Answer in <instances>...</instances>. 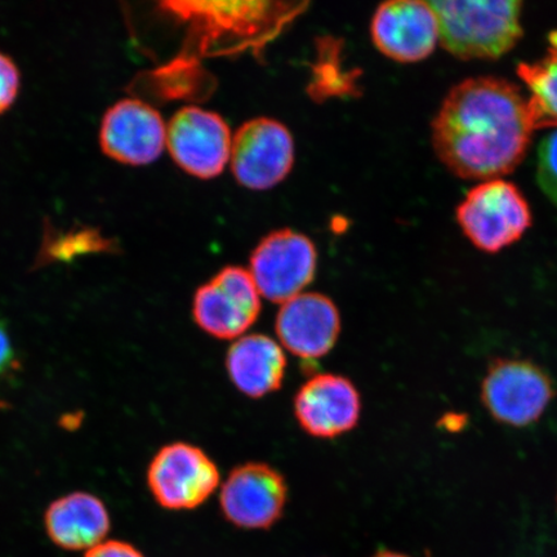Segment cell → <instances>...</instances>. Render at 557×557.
<instances>
[{
  "mask_svg": "<svg viewBox=\"0 0 557 557\" xmlns=\"http://www.w3.org/2000/svg\"><path fill=\"white\" fill-rule=\"evenodd\" d=\"M441 44L462 60L498 59L522 37L519 0H436L430 2Z\"/></svg>",
  "mask_w": 557,
  "mask_h": 557,
  "instance_id": "2",
  "label": "cell"
},
{
  "mask_svg": "<svg viewBox=\"0 0 557 557\" xmlns=\"http://www.w3.org/2000/svg\"><path fill=\"white\" fill-rule=\"evenodd\" d=\"M86 557H145L135 546L122 541L102 542L90 548Z\"/></svg>",
  "mask_w": 557,
  "mask_h": 557,
  "instance_id": "21",
  "label": "cell"
},
{
  "mask_svg": "<svg viewBox=\"0 0 557 557\" xmlns=\"http://www.w3.org/2000/svg\"><path fill=\"white\" fill-rule=\"evenodd\" d=\"M556 388L552 375L532 360L498 358L487 367L480 399L494 421L528 428L541 420Z\"/></svg>",
  "mask_w": 557,
  "mask_h": 557,
  "instance_id": "3",
  "label": "cell"
},
{
  "mask_svg": "<svg viewBox=\"0 0 557 557\" xmlns=\"http://www.w3.org/2000/svg\"><path fill=\"white\" fill-rule=\"evenodd\" d=\"M164 9L181 18L191 21L201 30L203 39L236 37L243 44H255L276 32L290 13L289 4L271 2L234 3H164Z\"/></svg>",
  "mask_w": 557,
  "mask_h": 557,
  "instance_id": "12",
  "label": "cell"
},
{
  "mask_svg": "<svg viewBox=\"0 0 557 557\" xmlns=\"http://www.w3.org/2000/svg\"><path fill=\"white\" fill-rule=\"evenodd\" d=\"M16 364V355L13 350L9 330L3 320H0V377L12 371Z\"/></svg>",
  "mask_w": 557,
  "mask_h": 557,
  "instance_id": "22",
  "label": "cell"
},
{
  "mask_svg": "<svg viewBox=\"0 0 557 557\" xmlns=\"http://www.w3.org/2000/svg\"><path fill=\"white\" fill-rule=\"evenodd\" d=\"M287 358L283 347L264 334H249L230 346L226 369L234 386L249 398L277 392L284 381Z\"/></svg>",
  "mask_w": 557,
  "mask_h": 557,
  "instance_id": "16",
  "label": "cell"
},
{
  "mask_svg": "<svg viewBox=\"0 0 557 557\" xmlns=\"http://www.w3.org/2000/svg\"><path fill=\"white\" fill-rule=\"evenodd\" d=\"M148 484L157 503L166 510H194L218 490L220 471L203 449L173 443L152 458Z\"/></svg>",
  "mask_w": 557,
  "mask_h": 557,
  "instance_id": "6",
  "label": "cell"
},
{
  "mask_svg": "<svg viewBox=\"0 0 557 557\" xmlns=\"http://www.w3.org/2000/svg\"><path fill=\"white\" fill-rule=\"evenodd\" d=\"M534 131L521 89L480 76L459 83L445 97L433 123V145L456 176L487 181L518 169Z\"/></svg>",
  "mask_w": 557,
  "mask_h": 557,
  "instance_id": "1",
  "label": "cell"
},
{
  "mask_svg": "<svg viewBox=\"0 0 557 557\" xmlns=\"http://www.w3.org/2000/svg\"><path fill=\"white\" fill-rule=\"evenodd\" d=\"M261 295L249 271L227 267L195 292L193 317L200 330L219 339H238L256 323Z\"/></svg>",
  "mask_w": 557,
  "mask_h": 557,
  "instance_id": "7",
  "label": "cell"
},
{
  "mask_svg": "<svg viewBox=\"0 0 557 557\" xmlns=\"http://www.w3.org/2000/svg\"><path fill=\"white\" fill-rule=\"evenodd\" d=\"M372 557H409L399 553L388 552V549H381L377 554Z\"/></svg>",
  "mask_w": 557,
  "mask_h": 557,
  "instance_id": "23",
  "label": "cell"
},
{
  "mask_svg": "<svg viewBox=\"0 0 557 557\" xmlns=\"http://www.w3.org/2000/svg\"><path fill=\"white\" fill-rule=\"evenodd\" d=\"M288 487L273 466L249 462L228 473L220 493L221 510L233 525L269 529L282 518Z\"/></svg>",
  "mask_w": 557,
  "mask_h": 557,
  "instance_id": "10",
  "label": "cell"
},
{
  "mask_svg": "<svg viewBox=\"0 0 557 557\" xmlns=\"http://www.w3.org/2000/svg\"><path fill=\"white\" fill-rule=\"evenodd\" d=\"M457 221L473 246L497 253L521 239L532 226V212L518 186L494 178L466 195L457 208Z\"/></svg>",
  "mask_w": 557,
  "mask_h": 557,
  "instance_id": "4",
  "label": "cell"
},
{
  "mask_svg": "<svg viewBox=\"0 0 557 557\" xmlns=\"http://www.w3.org/2000/svg\"><path fill=\"white\" fill-rule=\"evenodd\" d=\"M372 39L388 59L410 64L428 59L441 41L438 20L430 2L393 0L379 7Z\"/></svg>",
  "mask_w": 557,
  "mask_h": 557,
  "instance_id": "13",
  "label": "cell"
},
{
  "mask_svg": "<svg viewBox=\"0 0 557 557\" xmlns=\"http://www.w3.org/2000/svg\"><path fill=\"white\" fill-rule=\"evenodd\" d=\"M20 89V72L9 55L0 53V114L15 102Z\"/></svg>",
  "mask_w": 557,
  "mask_h": 557,
  "instance_id": "20",
  "label": "cell"
},
{
  "mask_svg": "<svg viewBox=\"0 0 557 557\" xmlns=\"http://www.w3.org/2000/svg\"><path fill=\"white\" fill-rule=\"evenodd\" d=\"M361 400L358 388L344 375H313L298 389L295 414L306 433L334 438L348 433L359 422Z\"/></svg>",
  "mask_w": 557,
  "mask_h": 557,
  "instance_id": "14",
  "label": "cell"
},
{
  "mask_svg": "<svg viewBox=\"0 0 557 557\" xmlns=\"http://www.w3.org/2000/svg\"><path fill=\"white\" fill-rule=\"evenodd\" d=\"M230 163L242 186L269 190L294 169V137L283 123L271 117H255L244 123L233 137Z\"/></svg>",
  "mask_w": 557,
  "mask_h": 557,
  "instance_id": "8",
  "label": "cell"
},
{
  "mask_svg": "<svg viewBox=\"0 0 557 557\" xmlns=\"http://www.w3.org/2000/svg\"><path fill=\"white\" fill-rule=\"evenodd\" d=\"M548 39L549 47L542 59L518 67L520 79L531 92L528 107L535 131L557 128V32Z\"/></svg>",
  "mask_w": 557,
  "mask_h": 557,
  "instance_id": "18",
  "label": "cell"
},
{
  "mask_svg": "<svg viewBox=\"0 0 557 557\" xmlns=\"http://www.w3.org/2000/svg\"><path fill=\"white\" fill-rule=\"evenodd\" d=\"M318 252L308 236L295 230H276L250 256L249 273L261 297L281 304L304 294L315 277Z\"/></svg>",
  "mask_w": 557,
  "mask_h": 557,
  "instance_id": "5",
  "label": "cell"
},
{
  "mask_svg": "<svg viewBox=\"0 0 557 557\" xmlns=\"http://www.w3.org/2000/svg\"><path fill=\"white\" fill-rule=\"evenodd\" d=\"M537 183L541 190L557 207V128L540 144Z\"/></svg>",
  "mask_w": 557,
  "mask_h": 557,
  "instance_id": "19",
  "label": "cell"
},
{
  "mask_svg": "<svg viewBox=\"0 0 557 557\" xmlns=\"http://www.w3.org/2000/svg\"><path fill=\"white\" fill-rule=\"evenodd\" d=\"M100 145L115 162L148 165L162 156L166 125L158 111L138 99L117 101L103 115Z\"/></svg>",
  "mask_w": 557,
  "mask_h": 557,
  "instance_id": "11",
  "label": "cell"
},
{
  "mask_svg": "<svg viewBox=\"0 0 557 557\" xmlns=\"http://www.w3.org/2000/svg\"><path fill=\"white\" fill-rule=\"evenodd\" d=\"M232 146V131L213 111L185 107L166 125V148L174 163L194 177L220 176L230 162Z\"/></svg>",
  "mask_w": 557,
  "mask_h": 557,
  "instance_id": "9",
  "label": "cell"
},
{
  "mask_svg": "<svg viewBox=\"0 0 557 557\" xmlns=\"http://www.w3.org/2000/svg\"><path fill=\"white\" fill-rule=\"evenodd\" d=\"M46 531L55 546L82 552L101 545L110 532L107 506L89 493H73L48 507Z\"/></svg>",
  "mask_w": 557,
  "mask_h": 557,
  "instance_id": "17",
  "label": "cell"
},
{
  "mask_svg": "<svg viewBox=\"0 0 557 557\" xmlns=\"http://www.w3.org/2000/svg\"><path fill=\"white\" fill-rule=\"evenodd\" d=\"M277 338L304 360L323 358L336 345L341 332L337 306L320 294H301L282 305L275 322Z\"/></svg>",
  "mask_w": 557,
  "mask_h": 557,
  "instance_id": "15",
  "label": "cell"
}]
</instances>
